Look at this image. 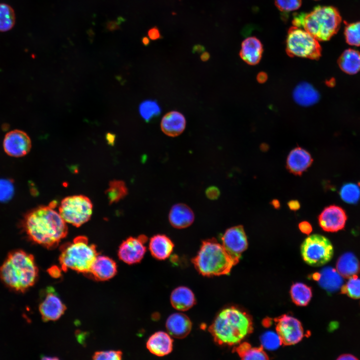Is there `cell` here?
I'll list each match as a JSON object with an SVG mask.
<instances>
[{"label": "cell", "instance_id": "d6986e66", "mask_svg": "<svg viewBox=\"0 0 360 360\" xmlns=\"http://www.w3.org/2000/svg\"><path fill=\"white\" fill-rule=\"evenodd\" d=\"M194 220L192 210L184 204H176L171 208L168 214V220L172 226L182 229L190 226Z\"/></svg>", "mask_w": 360, "mask_h": 360}, {"label": "cell", "instance_id": "1f68e13d", "mask_svg": "<svg viewBox=\"0 0 360 360\" xmlns=\"http://www.w3.org/2000/svg\"><path fill=\"white\" fill-rule=\"evenodd\" d=\"M128 188L122 180H113L110 182L106 191L110 203L117 202L128 194Z\"/></svg>", "mask_w": 360, "mask_h": 360}, {"label": "cell", "instance_id": "ab89813d", "mask_svg": "<svg viewBox=\"0 0 360 360\" xmlns=\"http://www.w3.org/2000/svg\"><path fill=\"white\" fill-rule=\"evenodd\" d=\"M122 352L120 350H108L96 352L92 356L94 360H120Z\"/></svg>", "mask_w": 360, "mask_h": 360}, {"label": "cell", "instance_id": "484cf974", "mask_svg": "<svg viewBox=\"0 0 360 360\" xmlns=\"http://www.w3.org/2000/svg\"><path fill=\"white\" fill-rule=\"evenodd\" d=\"M314 278L321 287L328 292L338 290L342 284V280L337 270L330 267L323 268Z\"/></svg>", "mask_w": 360, "mask_h": 360}, {"label": "cell", "instance_id": "b9f144b4", "mask_svg": "<svg viewBox=\"0 0 360 360\" xmlns=\"http://www.w3.org/2000/svg\"><path fill=\"white\" fill-rule=\"evenodd\" d=\"M298 228L301 232L306 234H310L312 230L311 224L306 221L300 223Z\"/></svg>", "mask_w": 360, "mask_h": 360}, {"label": "cell", "instance_id": "603a6c76", "mask_svg": "<svg viewBox=\"0 0 360 360\" xmlns=\"http://www.w3.org/2000/svg\"><path fill=\"white\" fill-rule=\"evenodd\" d=\"M174 244L164 234H157L152 236L149 242V250L152 256L158 260H164L172 252Z\"/></svg>", "mask_w": 360, "mask_h": 360}, {"label": "cell", "instance_id": "3957f363", "mask_svg": "<svg viewBox=\"0 0 360 360\" xmlns=\"http://www.w3.org/2000/svg\"><path fill=\"white\" fill-rule=\"evenodd\" d=\"M38 268L32 255L22 250L10 252L0 268V277L9 287L24 292L35 283Z\"/></svg>", "mask_w": 360, "mask_h": 360}, {"label": "cell", "instance_id": "7a4b0ae2", "mask_svg": "<svg viewBox=\"0 0 360 360\" xmlns=\"http://www.w3.org/2000/svg\"><path fill=\"white\" fill-rule=\"evenodd\" d=\"M208 330L218 344L234 346L252 332L253 324L247 313L232 306L222 310Z\"/></svg>", "mask_w": 360, "mask_h": 360}, {"label": "cell", "instance_id": "7c38bea8", "mask_svg": "<svg viewBox=\"0 0 360 360\" xmlns=\"http://www.w3.org/2000/svg\"><path fill=\"white\" fill-rule=\"evenodd\" d=\"M222 244L233 258L239 260L246 250L248 240L244 227L237 226L227 229L221 238Z\"/></svg>", "mask_w": 360, "mask_h": 360}, {"label": "cell", "instance_id": "7402d4cb", "mask_svg": "<svg viewBox=\"0 0 360 360\" xmlns=\"http://www.w3.org/2000/svg\"><path fill=\"white\" fill-rule=\"evenodd\" d=\"M146 348L152 354L156 356H164L172 350L173 340L168 334L158 332L148 338Z\"/></svg>", "mask_w": 360, "mask_h": 360}, {"label": "cell", "instance_id": "ee69618b", "mask_svg": "<svg viewBox=\"0 0 360 360\" xmlns=\"http://www.w3.org/2000/svg\"><path fill=\"white\" fill-rule=\"evenodd\" d=\"M49 274L52 277L58 278L60 276V270L56 266H53L48 270Z\"/></svg>", "mask_w": 360, "mask_h": 360}, {"label": "cell", "instance_id": "681fc988", "mask_svg": "<svg viewBox=\"0 0 360 360\" xmlns=\"http://www.w3.org/2000/svg\"><path fill=\"white\" fill-rule=\"evenodd\" d=\"M210 57V54L208 52H203L201 54L200 59L202 61L205 62V61L208 60L209 59Z\"/></svg>", "mask_w": 360, "mask_h": 360}, {"label": "cell", "instance_id": "c3c4849f", "mask_svg": "<svg viewBox=\"0 0 360 360\" xmlns=\"http://www.w3.org/2000/svg\"><path fill=\"white\" fill-rule=\"evenodd\" d=\"M204 50V47L200 44L196 45L193 48V52H203Z\"/></svg>", "mask_w": 360, "mask_h": 360}, {"label": "cell", "instance_id": "9c48e42d", "mask_svg": "<svg viewBox=\"0 0 360 360\" xmlns=\"http://www.w3.org/2000/svg\"><path fill=\"white\" fill-rule=\"evenodd\" d=\"M58 211L66 223L79 227L90 219L92 204L84 196H69L62 200Z\"/></svg>", "mask_w": 360, "mask_h": 360}, {"label": "cell", "instance_id": "ba28073f", "mask_svg": "<svg viewBox=\"0 0 360 360\" xmlns=\"http://www.w3.org/2000/svg\"><path fill=\"white\" fill-rule=\"evenodd\" d=\"M304 260L308 264L318 266L328 262L334 254V248L330 240L320 234L307 237L300 247Z\"/></svg>", "mask_w": 360, "mask_h": 360}, {"label": "cell", "instance_id": "f907efd6", "mask_svg": "<svg viewBox=\"0 0 360 360\" xmlns=\"http://www.w3.org/2000/svg\"><path fill=\"white\" fill-rule=\"evenodd\" d=\"M142 42L146 46L148 45L150 43V40L147 37H144Z\"/></svg>", "mask_w": 360, "mask_h": 360}, {"label": "cell", "instance_id": "8992f818", "mask_svg": "<svg viewBox=\"0 0 360 360\" xmlns=\"http://www.w3.org/2000/svg\"><path fill=\"white\" fill-rule=\"evenodd\" d=\"M59 258L62 270L88 273L98 255L94 244H90L85 236H78L72 242L62 245Z\"/></svg>", "mask_w": 360, "mask_h": 360}, {"label": "cell", "instance_id": "60d3db41", "mask_svg": "<svg viewBox=\"0 0 360 360\" xmlns=\"http://www.w3.org/2000/svg\"><path fill=\"white\" fill-rule=\"evenodd\" d=\"M206 194L208 198L215 200L220 196V190L215 186H210L207 188Z\"/></svg>", "mask_w": 360, "mask_h": 360}, {"label": "cell", "instance_id": "7dc6e473", "mask_svg": "<svg viewBox=\"0 0 360 360\" xmlns=\"http://www.w3.org/2000/svg\"><path fill=\"white\" fill-rule=\"evenodd\" d=\"M258 80L260 82H264L267 79V76L264 72H260L257 76Z\"/></svg>", "mask_w": 360, "mask_h": 360}, {"label": "cell", "instance_id": "277c9868", "mask_svg": "<svg viewBox=\"0 0 360 360\" xmlns=\"http://www.w3.org/2000/svg\"><path fill=\"white\" fill-rule=\"evenodd\" d=\"M342 17L332 6H317L309 12L294 14L293 26L302 28L318 41L329 40L338 30Z\"/></svg>", "mask_w": 360, "mask_h": 360}, {"label": "cell", "instance_id": "ffe728a7", "mask_svg": "<svg viewBox=\"0 0 360 360\" xmlns=\"http://www.w3.org/2000/svg\"><path fill=\"white\" fill-rule=\"evenodd\" d=\"M186 120L179 112L173 110L166 113L162 118L160 128L166 135L175 137L180 135L184 130Z\"/></svg>", "mask_w": 360, "mask_h": 360}, {"label": "cell", "instance_id": "74e56055", "mask_svg": "<svg viewBox=\"0 0 360 360\" xmlns=\"http://www.w3.org/2000/svg\"><path fill=\"white\" fill-rule=\"evenodd\" d=\"M14 186L11 180L0 179V202H6L14 196Z\"/></svg>", "mask_w": 360, "mask_h": 360}, {"label": "cell", "instance_id": "4316f807", "mask_svg": "<svg viewBox=\"0 0 360 360\" xmlns=\"http://www.w3.org/2000/svg\"><path fill=\"white\" fill-rule=\"evenodd\" d=\"M336 270L342 276L350 278L360 270V264L356 256L350 252L342 254L336 262Z\"/></svg>", "mask_w": 360, "mask_h": 360}, {"label": "cell", "instance_id": "30bf717a", "mask_svg": "<svg viewBox=\"0 0 360 360\" xmlns=\"http://www.w3.org/2000/svg\"><path fill=\"white\" fill-rule=\"evenodd\" d=\"M276 331L285 346H291L299 342L304 336V332L300 322L296 318L284 314L275 320Z\"/></svg>", "mask_w": 360, "mask_h": 360}, {"label": "cell", "instance_id": "e575fe53", "mask_svg": "<svg viewBox=\"0 0 360 360\" xmlns=\"http://www.w3.org/2000/svg\"><path fill=\"white\" fill-rule=\"evenodd\" d=\"M346 42L353 46H360V22L350 24L344 30Z\"/></svg>", "mask_w": 360, "mask_h": 360}, {"label": "cell", "instance_id": "8fae6325", "mask_svg": "<svg viewBox=\"0 0 360 360\" xmlns=\"http://www.w3.org/2000/svg\"><path fill=\"white\" fill-rule=\"evenodd\" d=\"M148 240V237L144 234L138 237L128 238L122 242L119 247V258L129 264L140 262L146 252L145 244Z\"/></svg>", "mask_w": 360, "mask_h": 360}, {"label": "cell", "instance_id": "83f0119b", "mask_svg": "<svg viewBox=\"0 0 360 360\" xmlns=\"http://www.w3.org/2000/svg\"><path fill=\"white\" fill-rule=\"evenodd\" d=\"M338 64L344 72L356 74L360 70V52L353 49L346 50L340 56Z\"/></svg>", "mask_w": 360, "mask_h": 360}, {"label": "cell", "instance_id": "816d5d0a", "mask_svg": "<svg viewBox=\"0 0 360 360\" xmlns=\"http://www.w3.org/2000/svg\"></svg>", "mask_w": 360, "mask_h": 360}, {"label": "cell", "instance_id": "d590c367", "mask_svg": "<svg viewBox=\"0 0 360 360\" xmlns=\"http://www.w3.org/2000/svg\"><path fill=\"white\" fill-rule=\"evenodd\" d=\"M342 292L352 298H360V278L356 275L350 278L346 284L342 286Z\"/></svg>", "mask_w": 360, "mask_h": 360}, {"label": "cell", "instance_id": "44dd1931", "mask_svg": "<svg viewBox=\"0 0 360 360\" xmlns=\"http://www.w3.org/2000/svg\"><path fill=\"white\" fill-rule=\"evenodd\" d=\"M263 46L261 42L254 36L244 39L242 43L240 56L248 64H258L262 56Z\"/></svg>", "mask_w": 360, "mask_h": 360}, {"label": "cell", "instance_id": "ac0fdd59", "mask_svg": "<svg viewBox=\"0 0 360 360\" xmlns=\"http://www.w3.org/2000/svg\"><path fill=\"white\" fill-rule=\"evenodd\" d=\"M116 272V264L113 260L106 256L98 255L88 273L96 280H106L113 278Z\"/></svg>", "mask_w": 360, "mask_h": 360}, {"label": "cell", "instance_id": "cb8c5ba5", "mask_svg": "<svg viewBox=\"0 0 360 360\" xmlns=\"http://www.w3.org/2000/svg\"><path fill=\"white\" fill-rule=\"evenodd\" d=\"M172 306L179 311H186L196 304L192 292L186 286H179L173 290L170 297Z\"/></svg>", "mask_w": 360, "mask_h": 360}, {"label": "cell", "instance_id": "f1b7e54d", "mask_svg": "<svg viewBox=\"0 0 360 360\" xmlns=\"http://www.w3.org/2000/svg\"><path fill=\"white\" fill-rule=\"evenodd\" d=\"M234 350L240 358L244 360H264L269 358L262 346L259 347L252 346L247 342L240 344L235 348Z\"/></svg>", "mask_w": 360, "mask_h": 360}, {"label": "cell", "instance_id": "bcb514c9", "mask_svg": "<svg viewBox=\"0 0 360 360\" xmlns=\"http://www.w3.org/2000/svg\"><path fill=\"white\" fill-rule=\"evenodd\" d=\"M338 360H357L358 358L350 354H342L337 358Z\"/></svg>", "mask_w": 360, "mask_h": 360}, {"label": "cell", "instance_id": "9a60e30c", "mask_svg": "<svg viewBox=\"0 0 360 360\" xmlns=\"http://www.w3.org/2000/svg\"><path fill=\"white\" fill-rule=\"evenodd\" d=\"M66 308V306L54 290L52 288H48L39 306L42 320L44 321L58 320L64 314Z\"/></svg>", "mask_w": 360, "mask_h": 360}, {"label": "cell", "instance_id": "5b68a950", "mask_svg": "<svg viewBox=\"0 0 360 360\" xmlns=\"http://www.w3.org/2000/svg\"><path fill=\"white\" fill-rule=\"evenodd\" d=\"M192 262L202 275L212 276L228 274L239 260L233 258L216 238H212L202 242Z\"/></svg>", "mask_w": 360, "mask_h": 360}, {"label": "cell", "instance_id": "836d02e7", "mask_svg": "<svg viewBox=\"0 0 360 360\" xmlns=\"http://www.w3.org/2000/svg\"><path fill=\"white\" fill-rule=\"evenodd\" d=\"M340 196L341 198L346 203L356 204L360 198V188L355 184H345L340 190Z\"/></svg>", "mask_w": 360, "mask_h": 360}, {"label": "cell", "instance_id": "52a82bcc", "mask_svg": "<svg viewBox=\"0 0 360 360\" xmlns=\"http://www.w3.org/2000/svg\"><path fill=\"white\" fill-rule=\"evenodd\" d=\"M286 50L290 56L312 60L318 59L322 53L319 41L304 30L294 26L288 30Z\"/></svg>", "mask_w": 360, "mask_h": 360}, {"label": "cell", "instance_id": "5bb4252c", "mask_svg": "<svg viewBox=\"0 0 360 360\" xmlns=\"http://www.w3.org/2000/svg\"><path fill=\"white\" fill-rule=\"evenodd\" d=\"M346 220L345 211L342 208L335 205L325 208L318 218L321 228L328 232H336L343 229Z\"/></svg>", "mask_w": 360, "mask_h": 360}, {"label": "cell", "instance_id": "6da1fadb", "mask_svg": "<svg viewBox=\"0 0 360 360\" xmlns=\"http://www.w3.org/2000/svg\"><path fill=\"white\" fill-rule=\"evenodd\" d=\"M56 204L40 206L25 216L24 227L29 238L47 248L58 245L68 232L66 222L54 208Z\"/></svg>", "mask_w": 360, "mask_h": 360}, {"label": "cell", "instance_id": "d6a6232c", "mask_svg": "<svg viewBox=\"0 0 360 360\" xmlns=\"http://www.w3.org/2000/svg\"><path fill=\"white\" fill-rule=\"evenodd\" d=\"M139 112L143 119L148 122L158 116L160 114L161 109L156 100H148L140 104Z\"/></svg>", "mask_w": 360, "mask_h": 360}, {"label": "cell", "instance_id": "2e32d148", "mask_svg": "<svg viewBox=\"0 0 360 360\" xmlns=\"http://www.w3.org/2000/svg\"><path fill=\"white\" fill-rule=\"evenodd\" d=\"M166 326L168 334L176 338H184L190 332L192 323L190 318L182 313H174L168 318Z\"/></svg>", "mask_w": 360, "mask_h": 360}, {"label": "cell", "instance_id": "f35d334b", "mask_svg": "<svg viewBox=\"0 0 360 360\" xmlns=\"http://www.w3.org/2000/svg\"><path fill=\"white\" fill-rule=\"evenodd\" d=\"M277 8L282 12H289L298 9L302 0H274Z\"/></svg>", "mask_w": 360, "mask_h": 360}, {"label": "cell", "instance_id": "4dcf8cb0", "mask_svg": "<svg viewBox=\"0 0 360 360\" xmlns=\"http://www.w3.org/2000/svg\"><path fill=\"white\" fill-rule=\"evenodd\" d=\"M16 22L15 13L13 8L6 4H0V32H4L11 30Z\"/></svg>", "mask_w": 360, "mask_h": 360}, {"label": "cell", "instance_id": "e0dca14e", "mask_svg": "<svg viewBox=\"0 0 360 360\" xmlns=\"http://www.w3.org/2000/svg\"><path fill=\"white\" fill-rule=\"evenodd\" d=\"M312 158L310 154L302 148H296L290 151L286 160V168L290 172L300 176L312 164Z\"/></svg>", "mask_w": 360, "mask_h": 360}, {"label": "cell", "instance_id": "7bdbcfd3", "mask_svg": "<svg viewBox=\"0 0 360 360\" xmlns=\"http://www.w3.org/2000/svg\"><path fill=\"white\" fill-rule=\"evenodd\" d=\"M148 34V38L152 40H156L160 38V32L156 27L150 29Z\"/></svg>", "mask_w": 360, "mask_h": 360}, {"label": "cell", "instance_id": "4fadbf2b", "mask_svg": "<svg viewBox=\"0 0 360 360\" xmlns=\"http://www.w3.org/2000/svg\"><path fill=\"white\" fill-rule=\"evenodd\" d=\"M3 146L8 155L16 158L22 157L30 151L32 148L31 140L24 132L14 130L6 134Z\"/></svg>", "mask_w": 360, "mask_h": 360}, {"label": "cell", "instance_id": "f6af8a7d", "mask_svg": "<svg viewBox=\"0 0 360 360\" xmlns=\"http://www.w3.org/2000/svg\"><path fill=\"white\" fill-rule=\"evenodd\" d=\"M288 206L290 210H298L300 207V203L295 200H290L288 203Z\"/></svg>", "mask_w": 360, "mask_h": 360}, {"label": "cell", "instance_id": "8d00e7d4", "mask_svg": "<svg viewBox=\"0 0 360 360\" xmlns=\"http://www.w3.org/2000/svg\"><path fill=\"white\" fill-rule=\"evenodd\" d=\"M263 348L268 350H274L278 348L282 344V341L277 333L273 332H267L260 338Z\"/></svg>", "mask_w": 360, "mask_h": 360}, {"label": "cell", "instance_id": "f546056e", "mask_svg": "<svg viewBox=\"0 0 360 360\" xmlns=\"http://www.w3.org/2000/svg\"><path fill=\"white\" fill-rule=\"evenodd\" d=\"M290 294L292 302L299 306H306L312 297L310 288L302 282H296L292 284Z\"/></svg>", "mask_w": 360, "mask_h": 360}, {"label": "cell", "instance_id": "d4e9b609", "mask_svg": "<svg viewBox=\"0 0 360 360\" xmlns=\"http://www.w3.org/2000/svg\"><path fill=\"white\" fill-rule=\"evenodd\" d=\"M293 98L298 104L308 106L316 103L320 99L318 92L310 84L302 82L298 84L293 92Z\"/></svg>", "mask_w": 360, "mask_h": 360}]
</instances>
